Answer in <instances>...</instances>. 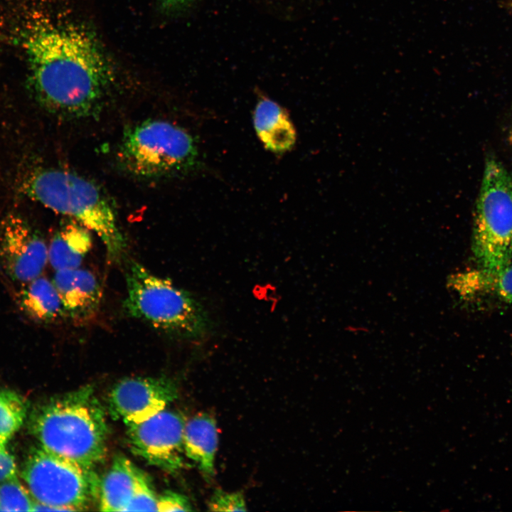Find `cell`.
Wrapping results in <instances>:
<instances>
[{
    "label": "cell",
    "mask_w": 512,
    "mask_h": 512,
    "mask_svg": "<svg viewBox=\"0 0 512 512\" xmlns=\"http://www.w3.org/2000/svg\"><path fill=\"white\" fill-rule=\"evenodd\" d=\"M26 48L29 85L41 106L74 119L101 110L117 82V68L96 29L75 8L40 23Z\"/></svg>",
    "instance_id": "cell-1"
},
{
    "label": "cell",
    "mask_w": 512,
    "mask_h": 512,
    "mask_svg": "<svg viewBox=\"0 0 512 512\" xmlns=\"http://www.w3.org/2000/svg\"><path fill=\"white\" fill-rule=\"evenodd\" d=\"M105 410L90 385L55 395L33 411L29 426L40 446L94 467L107 450Z\"/></svg>",
    "instance_id": "cell-2"
},
{
    "label": "cell",
    "mask_w": 512,
    "mask_h": 512,
    "mask_svg": "<svg viewBox=\"0 0 512 512\" xmlns=\"http://www.w3.org/2000/svg\"><path fill=\"white\" fill-rule=\"evenodd\" d=\"M19 189L28 198L74 218L95 232L111 260L122 257L127 242L116 211L107 196L92 181L68 170L39 168L25 176Z\"/></svg>",
    "instance_id": "cell-3"
},
{
    "label": "cell",
    "mask_w": 512,
    "mask_h": 512,
    "mask_svg": "<svg viewBox=\"0 0 512 512\" xmlns=\"http://www.w3.org/2000/svg\"><path fill=\"white\" fill-rule=\"evenodd\" d=\"M125 279L123 307L129 316L181 338H199L207 333L208 314L188 292L134 260L127 264Z\"/></svg>",
    "instance_id": "cell-4"
},
{
    "label": "cell",
    "mask_w": 512,
    "mask_h": 512,
    "mask_svg": "<svg viewBox=\"0 0 512 512\" xmlns=\"http://www.w3.org/2000/svg\"><path fill=\"white\" fill-rule=\"evenodd\" d=\"M118 158L129 174L156 178L186 174L199 164L193 136L165 120H146L131 127L122 138Z\"/></svg>",
    "instance_id": "cell-5"
},
{
    "label": "cell",
    "mask_w": 512,
    "mask_h": 512,
    "mask_svg": "<svg viewBox=\"0 0 512 512\" xmlns=\"http://www.w3.org/2000/svg\"><path fill=\"white\" fill-rule=\"evenodd\" d=\"M93 468L41 446L31 449L21 475L35 500L33 511L87 509L99 497L100 481Z\"/></svg>",
    "instance_id": "cell-6"
},
{
    "label": "cell",
    "mask_w": 512,
    "mask_h": 512,
    "mask_svg": "<svg viewBox=\"0 0 512 512\" xmlns=\"http://www.w3.org/2000/svg\"><path fill=\"white\" fill-rule=\"evenodd\" d=\"M473 251L479 268L495 271L512 260V177L494 157L486 159L477 198Z\"/></svg>",
    "instance_id": "cell-7"
},
{
    "label": "cell",
    "mask_w": 512,
    "mask_h": 512,
    "mask_svg": "<svg viewBox=\"0 0 512 512\" xmlns=\"http://www.w3.org/2000/svg\"><path fill=\"white\" fill-rule=\"evenodd\" d=\"M185 424L181 414L165 409L144 422L127 426L129 446L147 463L176 472L184 464Z\"/></svg>",
    "instance_id": "cell-8"
},
{
    "label": "cell",
    "mask_w": 512,
    "mask_h": 512,
    "mask_svg": "<svg viewBox=\"0 0 512 512\" xmlns=\"http://www.w3.org/2000/svg\"><path fill=\"white\" fill-rule=\"evenodd\" d=\"M178 396L174 382L164 377L127 378L116 383L108 396L113 419L129 426L144 422L166 409Z\"/></svg>",
    "instance_id": "cell-9"
},
{
    "label": "cell",
    "mask_w": 512,
    "mask_h": 512,
    "mask_svg": "<svg viewBox=\"0 0 512 512\" xmlns=\"http://www.w3.org/2000/svg\"><path fill=\"white\" fill-rule=\"evenodd\" d=\"M48 260L43 238L21 217L7 216L0 225V263L14 280L27 283L38 277Z\"/></svg>",
    "instance_id": "cell-10"
},
{
    "label": "cell",
    "mask_w": 512,
    "mask_h": 512,
    "mask_svg": "<svg viewBox=\"0 0 512 512\" xmlns=\"http://www.w3.org/2000/svg\"><path fill=\"white\" fill-rule=\"evenodd\" d=\"M53 283L65 313L70 317L83 321L96 314L102 299V289L92 272L78 267L58 270Z\"/></svg>",
    "instance_id": "cell-11"
},
{
    "label": "cell",
    "mask_w": 512,
    "mask_h": 512,
    "mask_svg": "<svg viewBox=\"0 0 512 512\" xmlns=\"http://www.w3.org/2000/svg\"><path fill=\"white\" fill-rule=\"evenodd\" d=\"M253 124L265 148L276 153L289 151L297 139L296 130L285 110L277 102L261 98L254 110Z\"/></svg>",
    "instance_id": "cell-12"
},
{
    "label": "cell",
    "mask_w": 512,
    "mask_h": 512,
    "mask_svg": "<svg viewBox=\"0 0 512 512\" xmlns=\"http://www.w3.org/2000/svg\"><path fill=\"white\" fill-rule=\"evenodd\" d=\"M218 440L215 420L210 415L200 413L186 422L183 440L185 456L196 464L208 479L215 474Z\"/></svg>",
    "instance_id": "cell-13"
},
{
    "label": "cell",
    "mask_w": 512,
    "mask_h": 512,
    "mask_svg": "<svg viewBox=\"0 0 512 512\" xmlns=\"http://www.w3.org/2000/svg\"><path fill=\"white\" fill-rule=\"evenodd\" d=\"M140 471L127 457L117 456L100 481L99 509L126 511L133 497Z\"/></svg>",
    "instance_id": "cell-14"
},
{
    "label": "cell",
    "mask_w": 512,
    "mask_h": 512,
    "mask_svg": "<svg viewBox=\"0 0 512 512\" xmlns=\"http://www.w3.org/2000/svg\"><path fill=\"white\" fill-rule=\"evenodd\" d=\"M90 230L72 220L53 237L48 248V260L56 270L78 268L92 247Z\"/></svg>",
    "instance_id": "cell-15"
},
{
    "label": "cell",
    "mask_w": 512,
    "mask_h": 512,
    "mask_svg": "<svg viewBox=\"0 0 512 512\" xmlns=\"http://www.w3.org/2000/svg\"><path fill=\"white\" fill-rule=\"evenodd\" d=\"M459 289L467 296L512 304V265L495 271L478 268L460 275Z\"/></svg>",
    "instance_id": "cell-16"
},
{
    "label": "cell",
    "mask_w": 512,
    "mask_h": 512,
    "mask_svg": "<svg viewBox=\"0 0 512 512\" xmlns=\"http://www.w3.org/2000/svg\"><path fill=\"white\" fill-rule=\"evenodd\" d=\"M29 283L21 303L31 316L41 321H51L65 314L53 282L38 277Z\"/></svg>",
    "instance_id": "cell-17"
},
{
    "label": "cell",
    "mask_w": 512,
    "mask_h": 512,
    "mask_svg": "<svg viewBox=\"0 0 512 512\" xmlns=\"http://www.w3.org/2000/svg\"><path fill=\"white\" fill-rule=\"evenodd\" d=\"M27 400L12 390H0V439L7 442L22 426L28 412Z\"/></svg>",
    "instance_id": "cell-18"
},
{
    "label": "cell",
    "mask_w": 512,
    "mask_h": 512,
    "mask_svg": "<svg viewBox=\"0 0 512 512\" xmlns=\"http://www.w3.org/2000/svg\"><path fill=\"white\" fill-rule=\"evenodd\" d=\"M1 482L0 511H33V497L16 476Z\"/></svg>",
    "instance_id": "cell-19"
},
{
    "label": "cell",
    "mask_w": 512,
    "mask_h": 512,
    "mask_svg": "<svg viewBox=\"0 0 512 512\" xmlns=\"http://www.w3.org/2000/svg\"><path fill=\"white\" fill-rule=\"evenodd\" d=\"M157 498L149 478L141 470L133 497L126 511H157Z\"/></svg>",
    "instance_id": "cell-20"
},
{
    "label": "cell",
    "mask_w": 512,
    "mask_h": 512,
    "mask_svg": "<svg viewBox=\"0 0 512 512\" xmlns=\"http://www.w3.org/2000/svg\"><path fill=\"white\" fill-rule=\"evenodd\" d=\"M211 511H247L243 494L240 491L226 492L215 490L208 503Z\"/></svg>",
    "instance_id": "cell-21"
},
{
    "label": "cell",
    "mask_w": 512,
    "mask_h": 512,
    "mask_svg": "<svg viewBox=\"0 0 512 512\" xmlns=\"http://www.w3.org/2000/svg\"><path fill=\"white\" fill-rule=\"evenodd\" d=\"M192 506L184 495L173 491H166L157 498V511H191Z\"/></svg>",
    "instance_id": "cell-22"
},
{
    "label": "cell",
    "mask_w": 512,
    "mask_h": 512,
    "mask_svg": "<svg viewBox=\"0 0 512 512\" xmlns=\"http://www.w3.org/2000/svg\"><path fill=\"white\" fill-rule=\"evenodd\" d=\"M6 442L0 439V481L16 476V464L14 457L6 447Z\"/></svg>",
    "instance_id": "cell-23"
},
{
    "label": "cell",
    "mask_w": 512,
    "mask_h": 512,
    "mask_svg": "<svg viewBox=\"0 0 512 512\" xmlns=\"http://www.w3.org/2000/svg\"><path fill=\"white\" fill-rule=\"evenodd\" d=\"M196 0H157L158 6L165 14H174L182 11Z\"/></svg>",
    "instance_id": "cell-24"
}]
</instances>
